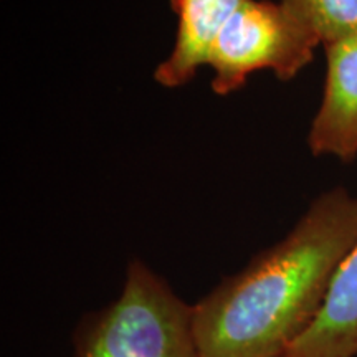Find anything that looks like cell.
Returning <instances> with one entry per match:
<instances>
[{"label":"cell","mask_w":357,"mask_h":357,"mask_svg":"<svg viewBox=\"0 0 357 357\" xmlns=\"http://www.w3.org/2000/svg\"><path fill=\"white\" fill-rule=\"evenodd\" d=\"M357 245V197L314 199L291 231L194 305L200 357H283L312 324Z\"/></svg>","instance_id":"obj_1"},{"label":"cell","mask_w":357,"mask_h":357,"mask_svg":"<svg viewBox=\"0 0 357 357\" xmlns=\"http://www.w3.org/2000/svg\"><path fill=\"white\" fill-rule=\"evenodd\" d=\"M73 357H200L194 305L146 263L132 260L118 300L78 323Z\"/></svg>","instance_id":"obj_2"},{"label":"cell","mask_w":357,"mask_h":357,"mask_svg":"<svg viewBox=\"0 0 357 357\" xmlns=\"http://www.w3.org/2000/svg\"><path fill=\"white\" fill-rule=\"evenodd\" d=\"M319 45L314 30L281 0H243L211 48L213 93H235L260 70L288 82L311 63Z\"/></svg>","instance_id":"obj_3"},{"label":"cell","mask_w":357,"mask_h":357,"mask_svg":"<svg viewBox=\"0 0 357 357\" xmlns=\"http://www.w3.org/2000/svg\"><path fill=\"white\" fill-rule=\"evenodd\" d=\"M323 47L324 93L311 123L307 146L314 155L351 162L357 155V32Z\"/></svg>","instance_id":"obj_4"},{"label":"cell","mask_w":357,"mask_h":357,"mask_svg":"<svg viewBox=\"0 0 357 357\" xmlns=\"http://www.w3.org/2000/svg\"><path fill=\"white\" fill-rule=\"evenodd\" d=\"M243 0H172L177 15L176 43L158 65L154 79L164 88H181L207 65L211 48Z\"/></svg>","instance_id":"obj_5"},{"label":"cell","mask_w":357,"mask_h":357,"mask_svg":"<svg viewBox=\"0 0 357 357\" xmlns=\"http://www.w3.org/2000/svg\"><path fill=\"white\" fill-rule=\"evenodd\" d=\"M357 356V245L341 263L323 307L283 357Z\"/></svg>","instance_id":"obj_6"},{"label":"cell","mask_w":357,"mask_h":357,"mask_svg":"<svg viewBox=\"0 0 357 357\" xmlns=\"http://www.w3.org/2000/svg\"><path fill=\"white\" fill-rule=\"evenodd\" d=\"M326 45L357 32V0H281Z\"/></svg>","instance_id":"obj_7"}]
</instances>
